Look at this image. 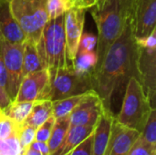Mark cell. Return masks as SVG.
<instances>
[{
	"mask_svg": "<svg viewBox=\"0 0 156 155\" xmlns=\"http://www.w3.org/2000/svg\"><path fill=\"white\" fill-rule=\"evenodd\" d=\"M131 77L139 80L137 44L133 30L132 15L122 33L109 48L100 67L91 73L92 90L101 99L105 111L112 113L113 102L120 96L123 98Z\"/></svg>",
	"mask_w": 156,
	"mask_h": 155,
	"instance_id": "1",
	"label": "cell"
},
{
	"mask_svg": "<svg viewBox=\"0 0 156 155\" xmlns=\"http://www.w3.org/2000/svg\"><path fill=\"white\" fill-rule=\"evenodd\" d=\"M133 0H97L91 7V15L95 21L98 37L96 44V70L109 48L122 33L132 15ZM93 70V71H94Z\"/></svg>",
	"mask_w": 156,
	"mask_h": 155,
	"instance_id": "2",
	"label": "cell"
},
{
	"mask_svg": "<svg viewBox=\"0 0 156 155\" xmlns=\"http://www.w3.org/2000/svg\"><path fill=\"white\" fill-rule=\"evenodd\" d=\"M64 21L65 14L49 19L36 44L43 69H62L72 66L67 58Z\"/></svg>",
	"mask_w": 156,
	"mask_h": 155,
	"instance_id": "3",
	"label": "cell"
},
{
	"mask_svg": "<svg viewBox=\"0 0 156 155\" xmlns=\"http://www.w3.org/2000/svg\"><path fill=\"white\" fill-rule=\"evenodd\" d=\"M152 110L141 82L135 77H131L122 98L121 111L115 116V120L141 133Z\"/></svg>",
	"mask_w": 156,
	"mask_h": 155,
	"instance_id": "4",
	"label": "cell"
},
{
	"mask_svg": "<svg viewBox=\"0 0 156 155\" xmlns=\"http://www.w3.org/2000/svg\"><path fill=\"white\" fill-rule=\"evenodd\" d=\"M48 70L49 75L48 100L53 102L92 90L91 74H80L73 66Z\"/></svg>",
	"mask_w": 156,
	"mask_h": 155,
	"instance_id": "5",
	"label": "cell"
},
{
	"mask_svg": "<svg viewBox=\"0 0 156 155\" xmlns=\"http://www.w3.org/2000/svg\"><path fill=\"white\" fill-rule=\"evenodd\" d=\"M9 6L26 38L37 44L45 25L49 20L47 0H10Z\"/></svg>",
	"mask_w": 156,
	"mask_h": 155,
	"instance_id": "6",
	"label": "cell"
},
{
	"mask_svg": "<svg viewBox=\"0 0 156 155\" xmlns=\"http://www.w3.org/2000/svg\"><path fill=\"white\" fill-rule=\"evenodd\" d=\"M0 57L7 74V94L13 102L23 79V43H10L0 36Z\"/></svg>",
	"mask_w": 156,
	"mask_h": 155,
	"instance_id": "7",
	"label": "cell"
},
{
	"mask_svg": "<svg viewBox=\"0 0 156 155\" xmlns=\"http://www.w3.org/2000/svg\"><path fill=\"white\" fill-rule=\"evenodd\" d=\"M137 68L139 81L152 109H155L156 48H148L137 44Z\"/></svg>",
	"mask_w": 156,
	"mask_h": 155,
	"instance_id": "8",
	"label": "cell"
},
{
	"mask_svg": "<svg viewBox=\"0 0 156 155\" xmlns=\"http://www.w3.org/2000/svg\"><path fill=\"white\" fill-rule=\"evenodd\" d=\"M49 75L47 69L29 73L23 77L14 101H30L47 100Z\"/></svg>",
	"mask_w": 156,
	"mask_h": 155,
	"instance_id": "9",
	"label": "cell"
},
{
	"mask_svg": "<svg viewBox=\"0 0 156 155\" xmlns=\"http://www.w3.org/2000/svg\"><path fill=\"white\" fill-rule=\"evenodd\" d=\"M132 24L136 39L148 37L156 26V0H133Z\"/></svg>",
	"mask_w": 156,
	"mask_h": 155,
	"instance_id": "10",
	"label": "cell"
},
{
	"mask_svg": "<svg viewBox=\"0 0 156 155\" xmlns=\"http://www.w3.org/2000/svg\"><path fill=\"white\" fill-rule=\"evenodd\" d=\"M103 111L101 99L91 90L86 93L85 97L69 115V126H95Z\"/></svg>",
	"mask_w": 156,
	"mask_h": 155,
	"instance_id": "11",
	"label": "cell"
},
{
	"mask_svg": "<svg viewBox=\"0 0 156 155\" xmlns=\"http://www.w3.org/2000/svg\"><path fill=\"white\" fill-rule=\"evenodd\" d=\"M86 9L80 7H72L65 13V37L67 58L70 65H72L80 44L85 21Z\"/></svg>",
	"mask_w": 156,
	"mask_h": 155,
	"instance_id": "12",
	"label": "cell"
},
{
	"mask_svg": "<svg viewBox=\"0 0 156 155\" xmlns=\"http://www.w3.org/2000/svg\"><path fill=\"white\" fill-rule=\"evenodd\" d=\"M114 117L115 116L111 111L104 110L99 118L93 131V155H110L112 145V125Z\"/></svg>",
	"mask_w": 156,
	"mask_h": 155,
	"instance_id": "13",
	"label": "cell"
},
{
	"mask_svg": "<svg viewBox=\"0 0 156 155\" xmlns=\"http://www.w3.org/2000/svg\"><path fill=\"white\" fill-rule=\"evenodd\" d=\"M140 132L119 123L114 117L112 125V145L110 155H128Z\"/></svg>",
	"mask_w": 156,
	"mask_h": 155,
	"instance_id": "14",
	"label": "cell"
},
{
	"mask_svg": "<svg viewBox=\"0 0 156 155\" xmlns=\"http://www.w3.org/2000/svg\"><path fill=\"white\" fill-rule=\"evenodd\" d=\"M0 36L10 43H23L26 36L13 16L9 2H0Z\"/></svg>",
	"mask_w": 156,
	"mask_h": 155,
	"instance_id": "15",
	"label": "cell"
},
{
	"mask_svg": "<svg viewBox=\"0 0 156 155\" xmlns=\"http://www.w3.org/2000/svg\"><path fill=\"white\" fill-rule=\"evenodd\" d=\"M95 126H69L67 135L58 150L52 155H67L83 142L93 131Z\"/></svg>",
	"mask_w": 156,
	"mask_h": 155,
	"instance_id": "16",
	"label": "cell"
},
{
	"mask_svg": "<svg viewBox=\"0 0 156 155\" xmlns=\"http://www.w3.org/2000/svg\"><path fill=\"white\" fill-rule=\"evenodd\" d=\"M50 116H52V101L48 100H37L34 102L24 124L31 126L37 130Z\"/></svg>",
	"mask_w": 156,
	"mask_h": 155,
	"instance_id": "17",
	"label": "cell"
},
{
	"mask_svg": "<svg viewBox=\"0 0 156 155\" xmlns=\"http://www.w3.org/2000/svg\"><path fill=\"white\" fill-rule=\"evenodd\" d=\"M42 69L36 43L26 38L23 42V77Z\"/></svg>",
	"mask_w": 156,
	"mask_h": 155,
	"instance_id": "18",
	"label": "cell"
},
{
	"mask_svg": "<svg viewBox=\"0 0 156 155\" xmlns=\"http://www.w3.org/2000/svg\"><path fill=\"white\" fill-rule=\"evenodd\" d=\"M69 129V117L65 116L61 118H58L55 121L50 137L48 141V146L49 149V155L55 153L61 143H63L67 132Z\"/></svg>",
	"mask_w": 156,
	"mask_h": 155,
	"instance_id": "19",
	"label": "cell"
},
{
	"mask_svg": "<svg viewBox=\"0 0 156 155\" xmlns=\"http://www.w3.org/2000/svg\"><path fill=\"white\" fill-rule=\"evenodd\" d=\"M34 102L13 101L4 110H2V112L10 120H12L16 124L21 125L27 118Z\"/></svg>",
	"mask_w": 156,
	"mask_h": 155,
	"instance_id": "20",
	"label": "cell"
},
{
	"mask_svg": "<svg viewBox=\"0 0 156 155\" xmlns=\"http://www.w3.org/2000/svg\"><path fill=\"white\" fill-rule=\"evenodd\" d=\"M97 64V55L92 51L77 52L76 58L72 63L74 69L80 74H91Z\"/></svg>",
	"mask_w": 156,
	"mask_h": 155,
	"instance_id": "21",
	"label": "cell"
},
{
	"mask_svg": "<svg viewBox=\"0 0 156 155\" xmlns=\"http://www.w3.org/2000/svg\"><path fill=\"white\" fill-rule=\"evenodd\" d=\"M86 93L53 101L52 102V115L55 117V119L69 116L70 112L73 111V109L85 97Z\"/></svg>",
	"mask_w": 156,
	"mask_h": 155,
	"instance_id": "22",
	"label": "cell"
},
{
	"mask_svg": "<svg viewBox=\"0 0 156 155\" xmlns=\"http://www.w3.org/2000/svg\"><path fill=\"white\" fill-rule=\"evenodd\" d=\"M72 7H74L73 0H47V10L49 19L64 15Z\"/></svg>",
	"mask_w": 156,
	"mask_h": 155,
	"instance_id": "23",
	"label": "cell"
},
{
	"mask_svg": "<svg viewBox=\"0 0 156 155\" xmlns=\"http://www.w3.org/2000/svg\"><path fill=\"white\" fill-rule=\"evenodd\" d=\"M140 137L146 143L156 146V109H153L145 122Z\"/></svg>",
	"mask_w": 156,
	"mask_h": 155,
	"instance_id": "24",
	"label": "cell"
},
{
	"mask_svg": "<svg viewBox=\"0 0 156 155\" xmlns=\"http://www.w3.org/2000/svg\"><path fill=\"white\" fill-rule=\"evenodd\" d=\"M0 153L3 155H22V150L17 137V131L10 137L0 141Z\"/></svg>",
	"mask_w": 156,
	"mask_h": 155,
	"instance_id": "25",
	"label": "cell"
},
{
	"mask_svg": "<svg viewBox=\"0 0 156 155\" xmlns=\"http://www.w3.org/2000/svg\"><path fill=\"white\" fill-rule=\"evenodd\" d=\"M35 135H36L35 128L28 126L27 124H24V123L18 126L17 137H18V142H19L21 150H22V153L35 141Z\"/></svg>",
	"mask_w": 156,
	"mask_h": 155,
	"instance_id": "26",
	"label": "cell"
},
{
	"mask_svg": "<svg viewBox=\"0 0 156 155\" xmlns=\"http://www.w3.org/2000/svg\"><path fill=\"white\" fill-rule=\"evenodd\" d=\"M7 74L0 57V110H4L11 103V100L7 94Z\"/></svg>",
	"mask_w": 156,
	"mask_h": 155,
	"instance_id": "27",
	"label": "cell"
},
{
	"mask_svg": "<svg viewBox=\"0 0 156 155\" xmlns=\"http://www.w3.org/2000/svg\"><path fill=\"white\" fill-rule=\"evenodd\" d=\"M128 155H156V146L144 142L140 136L133 144Z\"/></svg>",
	"mask_w": 156,
	"mask_h": 155,
	"instance_id": "28",
	"label": "cell"
},
{
	"mask_svg": "<svg viewBox=\"0 0 156 155\" xmlns=\"http://www.w3.org/2000/svg\"><path fill=\"white\" fill-rule=\"evenodd\" d=\"M18 126L0 111V141L10 137L17 131Z\"/></svg>",
	"mask_w": 156,
	"mask_h": 155,
	"instance_id": "29",
	"label": "cell"
},
{
	"mask_svg": "<svg viewBox=\"0 0 156 155\" xmlns=\"http://www.w3.org/2000/svg\"><path fill=\"white\" fill-rule=\"evenodd\" d=\"M55 117L52 115L50 116L46 122H44L37 130H36V135H35V141H38V142H44V143H48L54 123H55Z\"/></svg>",
	"mask_w": 156,
	"mask_h": 155,
	"instance_id": "30",
	"label": "cell"
},
{
	"mask_svg": "<svg viewBox=\"0 0 156 155\" xmlns=\"http://www.w3.org/2000/svg\"><path fill=\"white\" fill-rule=\"evenodd\" d=\"M92 143H93V132L67 155H93Z\"/></svg>",
	"mask_w": 156,
	"mask_h": 155,
	"instance_id": "31",
	"label": "cell"
},
{
	"mask_svg": "<svg viewBox=\"0 0 156 155\" xmlns=\"http://www.w3.org/2000/svg\"><path fill=\"white\" fill-rule=\"evenodd\" d=\"M97 44V37L91 33H82L78 52L80 51H92L96 48Z\"/></svg>",
	"mask_w": 156,
	"mask_h": 155,
	"instance_id": "32",
	"label": "cell"
},
{
	"mask_svg": "<svg viewBox=\"0 0 156 155\" xmlns=\"http://www.w3.org/2000/svg\"><path fill=\"white\" fill-rule=\"evenodd\" d=\"M31 147L38 150L43 155H49V149H48V143H44V142H38V141H34L31 145Z\"/></svg>",
	"mask_w": 156,
	"mask_h": 155,
	"instance_id": "33",
	"label": "cell"
},
{
	"mask_svg": "<svg viewBox=\"0 0 156 155\" xmlns=\"http://www.w3.org/2000/svg\"><path fill=\"white\" fill-rule=\"evenodd\" d=\"M97 0H73L74 7H80L84 9L91 8L95 4Z\"/></svg>",
	"mask_w": 156,
	"mask_h": 155,
	"instance_id": "34",
	"label": "cell"
},
{
	"mask_svg": "<svg viewBox=\"0 0 156 155\" xmlns=\"http://www.w3.org/2000/svg\"><path fill=\"white\" fill-rule=\"evenodd\" d=\"M10 0H0V2H9Z\"/></svg>",
	"mask_w": 156,
	"mask_h": 155,
	"instance_id": "35",
	"label": "cell"
},
{
	"mask_svg": "<svg viewBox=\"0 0 156 155\" xmlns=\"http://www.w3.org/2000/svg\"><path fill=\"white\" fill-rule=\"evenodd\" d=\"M0 111H1V110H0Z\"/></svg>",
	"mask_w": 156,
	"mask_h": 155,
	"instance_id": "36",
	"label": "cell"
}]
</instances>
